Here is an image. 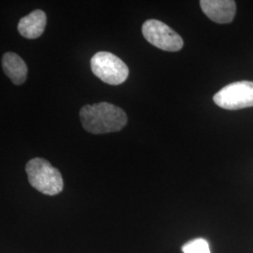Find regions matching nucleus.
I'll return each mask as SVG.
<instances>
[{
    "mask_svg": "<svg viewBox=\"0 0 253 253\" xmlns=\"http://www.w3.org/2000/svg\"><path fill=\"white\" fill-rule=\"evenodd\" d=\"M80 120L84 128L92 134L117 132L126 126V113L114 104L100 102L84 105L80 110Z\"/></svg>",
    "mask_w": 253,
    "mask_h": 253,
    "instance_id": "nucleus-1",
    "label": "nucleus"
},
{
    "mask_svg": "<svg viewBox=\"0 0 253 253\" xmlns=\"http://www.w3.org/2000/svg\"><path fill=\"white\" fill-rule=\"evenodd\" d=\"M26 171L30 185L40 192L53 196L63 190L61 173L44 159H32L27 163Z\"/></svg>",
    "mask_w": 253,
    "mask_h": 253,
    "instance_id": "nucleus-2",
    "label": "nucleus"
},
{
    "mask_svg": "<svg viewBox=\"0 0 253 253\" xmlns=\"http://www.w3.org/2000/svg\"><path fill=\"white\" fill-rule=\"evenodd\" d=\"M91 70L101 81L118 85L126 81L128 68L117 55L109 52H99L91 58Z\"/></svg>",
    "mask_w": 253,
    "mask_h": 253,
    "instance_id": "nucleus-3",
    "label": "nucleus"
},
{
    "mask_svg": "<svg viewBox=\"0 0 253 253\" xmlns=\"http://www.w3.org/2000/svg\"><path fill=\"white\" fill-rule=\"evenodd\" d=\"M214 102L226 110L253 107V82L239 81L227 84L213 97Z\"/></svg>",
    "mask_w": 253,
    "mask_h": 253,
    "instance_id": "nucleus-4",
    "label": "nucleus"
},
{
    "mask_svg": "<svg viewBox=\"0 0 253 253\" xmlns=\"http://www.w3.org/2000/svg\"><path fill=\"white\" fill-rule=\"evenodd\" d=\"M145 40L152 45L168 52H177L184 45L183 40L174 30L155 19L145 21L142 27Z\"/></svg>",
    "mask_w": 253,
    "mask_h": 253,
    "instance_id": "nucleus-5",
    "label": "nucleus"
},
{
    "mask_svg": "<svg viewBox=\"0 0 253 253\" xmlns=\"http://www.w3.org/2000/svg\"><path fill=\"white\" fill-rule=\"evenodd\" d=\"M200 5L208 18L218 24H229L235 18L236 5L233 0H202Z\"/></svg>",
    "mask_w": 253,
    "mask_h": 253,
    "instance_id": "nucleus-6",
    "label": "nucleus"
},
{
    "mask_svg": "<svg viewBox=\"0 0 253 253\" xmlns=\"http://www.w3.org/2000/svg\"><path fill=\"white\" fill-rule=\"evenodd\" d=\"M47 16L42 9H36L19 21V33L29 40L38 39L45 30Z\"/></svg>",
    "mask_w": 253,
    "mask_h": 253,
    "instance_id": "nucleus-7",
    "label": "nucleus"
},
{
    "mask_svg": "<svg viewBox=\"0 0 253 253\" xmlns=\"http://www.w3.org/2000/svg\"><path fill=\"white\" fill-rule=\"evenodd\" d=\"M4 73L15 85L23 84L27 77V66L21 56L15 53H6L2 57Z\"/></svg>",
    "mask_w": 253,
    "mask_h": 253,
    "instance_id": "nucleus-8",
    "label": "nucleus"
},
{
    "mask_svg": "<svg viewBox=\"0 0 253 253\" xmlns=\"http://www.w3.org/2000/svg\"><path fill=\"white\" fill-rule=\"evenodd\" d=\"M184 253H211L208 241L203 238L191 240L182 248Z\"/></svg>",
    "mask_w": 253,
    "mask_h": 253,
    "instance_id": "nucleus-9",
    "label": "nucleus"
}]
</instances>
